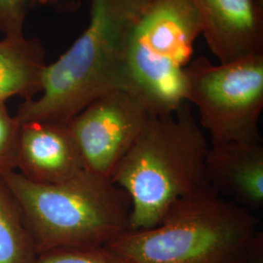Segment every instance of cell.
I'll return each mask as SVG.
<instances>
[{
    "mask_svg": "<svg viewBox=\"0 0 263 263\" xmlns=\"http://www.w3.org/2000/svg\"><path fill=\"white\" fill-rule=\"evenodd\" d=\"M148 2L90 0L88 27L56 62L48 64L38 98L24 102L15 114L20 124H67L102 95L128 91V41Z\"/></svg>",
    "mask_w": 263,
    "mask_h": 263,
    "instance_id": "6da1fadb",
    "label": "cell"
},
{
    "mask_svg": "<svg viewBox=\"0 0 263 263\" xmlns=\"http://www.w3.org/2000/svg\"><path fill=\"white\" fill-rule=\"evenodd\" d=\"M210 143L187 103L149 113L110 179L131 201L130 230L157 226L175 202L209 184Z\"/></svg>",
    "mask_w": 263,
    "mask_h": 263,
    "instance_id": "7a4b0ae2",
    "label": "cell"
},
{
    "mask_svg": "<svg viewBox=\"0 0 263 263\" xmlns=\"http://www.w3.org/2000/svg\"><path fill=\"white\" fill-rule=\"evenodd\" d=\"M254 212L207 186L179 199L159 223L105 246L127 263H242L259 232Z\"/></svg>",
    "mask_w": 263,
    "mask_h": 263,
    "instance_id": "3957f363",
    "label": "cell"
},
{
    "mask_svg": "<svg viewBox=\"0 0 263 263\" xmlns=\"http://www.w3.org/2000/svg\"><path fill=\"white\" fill-rule=\"evenodd\" d=\"M2 177L19 203L38 255L105 247L130 230V198L110 179L86 170L54 184L33 182L16 171Z\"/></svg>",
    "mask_w": 263,
    "mask_h": 263,
    "instance_id": "277c9868",
    "label": "cell"
},
{
    "mask_svg": "<svg viewBox=\"0 0 263 263\" xmlns=\"http://www.w3.org/2000/svg\"><path fill=\"white\" fill-rule=\"evenodd\" d=\"M202 34L190 0H149L132 30L125 70L127 88L152 113H168L183 103L185 67Z\"/></svg>",
    "mask_w": 263,
    "mask_h": 263,
    "instance_id": "5b68a950",
    "label": "cell"
},
{
    "mask_svg": "<svg viewBox=\"0 0 263 263\" xmlns=\"http://www.w3.org/2000/svg\"><path fill=\"white\" fill-rule=\"evenodd\" d=\"M184 77V100L196 106L210 144L261 141L263 53L219 65L198 57L185 67Z\"/></svg>",
    "mask_w": 263,
    "mask_h": 263,
    "instance_id": "8992f818",
    "label": "cell"
},
{
    "mask_svg": "<svg viewBox=\"0 0 263 263\" xmlns=\"http://www.w3.org/2000/svg\"><path fill=\"white\" fill-rule=\"evenodd\" d=\"M149 109L125 90L102 95L67 123L86 171L110 179L146 122Z\"/></svg>",
    "mask_w": 263,
    "mask_h": 263,
    "instance_id": "52a82bcc",
    "label": "cell"
},
{
    "mask_svg": "<svg viewBox=\"0 0 263 263\" xmlns=\"http://www.w3.org/2000/svg\"><path fill=\"white\" fill-rule=\"evenodd\" d=\"M201 21L202 35L219 64L263 53L260 0H190Z\"/></svg>",
    "mask_w": 263,
    "mask_h": 263,
    "instance_id": "ba28073f",
    "label": "cell"
},
{
    "mask_svg": "<svg viewBox=\"0 0 263 263\" xmlns=\"http://www.w3.org/2000/svg\"><path fill=\"white\" fill-rule=\"evenodd\" d=\"M15 171L33 182L54 184L72 179L84 165L66 124H20Z\"/></svg>",
    "mask_w": 263,
    "mask_h": 263,
    "instance_id": "9c48e42d",
    "label": "cell"
},
{
    "mask_svg": "<svg viewBox=\"0 0 263 263\" xmlns=\"http://www.w3.org/2000/svg\"><path fill=\"white\" fill-rule=\"evenodd\" d=\"M206 170L210 186L221 196L251 212L262 208V141L210 144Z\"/></svg>",
    "mask_w": 263,
    "mask_h": 263,
    "instance_id": "30bf717a",
    "label": "cell"
},
{
    "mask_svg": "<svg viewBox=\"0 0 263 263\" xmlns=\"http://www.w3.org/2000/svg\"><path fill=\"white\" fill-rule=\"evenodd\" d=\"M38 37L4 36L0 40V103L13 97L30 101L40 94L47 66Z\"/></svg>",
    "mask_w": 263,
    "mask_h": 263,
    "instance_id": "8fae6325",
    "label": "cell"
},
{
    "mask_svg": "<svg viewBox=\"0 0 263 263\" xmlns=\"http://www.w3.org/2000/svg\"><path fill=\"white\" fill-rule=\"evenodd\" d=\"M37 257L19 203L0 175V263H36Z\"/></svg>",
    "mask_w": 263,
    "mask_h": 263,
    "instance_id": "7c38bea8",
    "label": "cell"
},
{
    "mask_svg": "<svg viewBox=\"0 0 263 263\" xmlns=\"http://www.w3.org/2000/svg\"><path fill=\"white\" fill-rule=\"evenodd\" d=\"M36 6L52 7L60 11H73L78 0H0V32L4 36L24 35L28 12Z\"/></svg>",
    "mask_w": 263,
    "mask_h": 263,
    "instance_id": "4fadbf2b",
    "label": "cell"
},
{
    "mask_svg": "<svg viewBox=\"0 0 263 263\" xmlns=\"http://www.w3.org/2000/svg\"><path fill=\"white\" fill-rule=\"evenodd\" d=\"M36 263H127L105 247L58 249L39 254Z\"/></svg>",
    "mask_w": 263,
    "mask_h": 263,
    "instance_id": "5bb4252c",
    "label": "cell"
},
{
    "mask_svg": "<svg viewBox=\"0 0 263 263\" xmlns=\"http://www.w3.org/2000/svg\"><path fill=\"white\" fill-rule=\"evenodd\" d=\"M20 123L9 112L6 103H0V175L15 171Z\"/></svg>",
    "mask_w": 263,
    "mask_h": 263,
    "instance_id": "9a60e30c",
    "label": "cell"
},
{
    "mask_svg": "<svg viewBox=\"0 0 263 263\" xmlns=\"http://www.w3.org/2000/svg\"><path fill=\"white\" fill-rule=\"evenodd\" d=\"M242 263H263V234L261 231L257 233Z\"/></svg>",
    "mask_w": 263,
    "mask_h": 263,
    "instance_id": "2e32d148",
    "label": "cell"
},
{
    "mask_svg": "<svg viewBox=\"0 0 263 263\" xmlns=\"http://www.w3.org/2000/svg\"><path fill=\"white\" fill-rule=\"evenodd\" d=\"M260 1H262V2H263V0H260Z\"/></svg>",
    "mask_w": 263,
    "mask_h": 263,
    "instance_id": "e0dca14e",
    "label": "cell"
}]
</instances>
